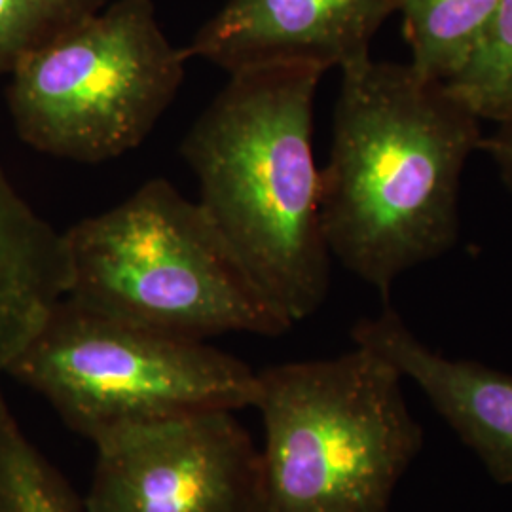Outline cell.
I'll list each match as a JSON object with an SVG mask.
<instances>
[{"label":"cell","instance_id":"obj_1","mask_svg":"<svg viewBox=\"0 0 512 512\" xmlns=\"http://www.w3.org/2000/svg\"><path fill=\"white\" fill-rule=\"evenodd\" d=\"M480 120L444 82L372 57L342 69L321 226L330 256L387 302L459 234V181Z\"/></svg>","mask_w":512,"mask_h":512},{"label":"cell","instance_id":"obj_2","mask_svg":"<svg viewBox=\"0 0 512 512\" xmlns=\"http://www.w3.org/2000/svg\"><path fill=\"white\" fill-rule=\"evenodd\" d=\"M323 67L289 61L230 74L181 154L200 205L264 300L291 325L323 306L330 253L313 158Z\"/></svg>","mask_w":512,"mask_h":512},{"label":"cell","instance_id":"obj_3","mask_svg":"<svg viewBox=\"0 0 512 512\" xmlns=\"http://www.w3.org/2000/svg\"><path fill=\"white\" fill-rule=\"evenodd\" d=\"M256 376L264 427L258 512H389L425 444L403 374L355 346Z\"/></svg>","mask_w":512,"mask_h":512},{"label":"cell","instance_id":"obj_4","mask_svg":"<svg viewBox=\"0 0 512 512\" xmlns=\"http://www.w3.org/2000/svg\"><path fill=\"white\" fill-rule=\"evenodd\" d=\"M76 304L188 340L279 336L293 325L256 291L202 205L165 179L65 232Z\"/></svg>","mask_w":512,"mask_h":512},{"label":"cell","instance_id":"obj_5","mask_svg":"<svg viewBox=\"0 0 512 512\" xmlns=\"http://www.w3.org/2000/svg\"><path fill=\"white\" fill-rule=\"evenodd\" d=\"M8 376L92 442L110 429L203 410L255 408L258 376L238 357L59 300Z\"/></svg>","mask_w":512,"mask_h":512},{"label":"cell","instance_id":"obj_6","mask_svg":"<svg viewBox=\"0 0 512 512\" xmlns=\"http://www.w3.org/2000/svg\"><path fill=\"white\" fill-rule=\"evenodd\" d=\"M184 63L152 0H114L10 74L8 109L29 147L103 164L156 128L181 90Z\"/></svg>","mask_w":512,"mask_h":512},{"label":"cell","instance_id":"obj_7","mask_svg":"<svg viewBox=\"0 0 512 512\" xmlns=\"http://www.w3.org/2000/svg\"><path fill=\"white\" fill-rule=\"evenodd\" d=\"M92 444L86 512H258L260 450L234 410L124 425Z\"/></svg>","mask_w":512,"mask_h":512},{"label":"cell","instance_id":"obj_8","mask_svg":"<svg viewBox=\"0 0 512 512\" xmlns=\"http://www.w3.org/2000/svg\"><path fill=\"white\" fill-rule=\"evenodd\" d=\"M399 0H228L181 48L228 74L304 61L348 69L370 59V42Z\"/></svg>","mask_w":512,"mask_h":512},{"label":"cell","instance_id":"obj_9","mask_svg":"<svg viewBox=\"0 0 512 512\" xmlns=\"http://www.w3.org/2000/svg\"><path fill=\"white\" fill-rule=\"evenodd\" d=\"M355 346L380 353L420 387L433 410L501 486H512V376L469 359H448L425 346L399 313L385 308L361 319Z\"/></svg>","mask_w":512,"mask_h":512},{"label":"cell","instance_id":"obj_10","mask_svg":"<svg viewBox=\"0 0 512 512\" xmlns=\"http://www.w3.org/2000/svg\"><path fill=\"white\" fill-rule=\"evenodd\" d=\"M69 285L65 232L38 215L0 164V380Z\"/></svg>","mask_w":512,"mask_h":512},{"label":"cell","instance_id":"obj_11","mask_svg":"<svg viewBox=\"0 0 512 512\" xmlns=\"http://www.w3.org/2000/svg\"><path fill=\"white\" fill-rule=\"evenodd\" d=\"M503 0H399L410 65L446 82L463 67Z\"/></svg>","mask_w":512,"mask_h":512},{"label":"cell","instance_id":"obj_12","mask_svg":"<svg viewBox=\"0 0 512 512\" xmlns=\"http://www.w3.org/2000/svg\"><path fill=\"white\" fill-rule=\"evenodd\" d=\"M0 512H86L71 482L27 437L2 387Z\"/></svg>","mask_w":512,"mask_h":512},{"label":"cell","instance_id":"obj_13","mask_svg":"<svg viewBox=\"0 0 512 512\" xmlns=\"http://www.w3.org/2000/svg\"><path fill=\"white\" fill-rule=\"evenodd\" d=\"M446 88L475 112L478 120H512V0H503L475 50Z\"/></svg>","mask_w":512,"mask_h":512},{"label":"cell","instance_id":"obj_14","mask_svg":"<svg viewBox=\"0 0 512 512\" xmlns=\"http://www.w3.org/2000/svg\"><path fill=\"white\" fill-rule=\"evenodd\" d=\"M109 0H0V76L101 12Z\"/></svg>","mask_w":512,"mask_h":512},{"label":"cell","instance_id":"obj_15","mask_svg":"<svg viewBox=\"0 0 512 512\" xmlns=\"http://www.w3.org/2000/svg\"><path fill=\"white\" fill-rule=\"evenodd\" d=\"M497 126L499 129L492 137L482 139L480 148L492 156L503 183L511 190L512 194V120L505 124H497Z\"/></svg>","mask_w":512,"mask_h":512}]
</instances>
